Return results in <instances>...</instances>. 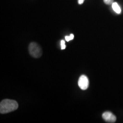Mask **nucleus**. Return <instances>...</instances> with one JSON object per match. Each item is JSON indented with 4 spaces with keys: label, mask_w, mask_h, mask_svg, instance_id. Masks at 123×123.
Listing matches in <instances>:
<instances>
[{
    "label": "nucleus",
    "mask_w": 123,
    "mask_h": 123,
    "mask_svg": "<svg viewBox=\"0 0 123 123\" xmlns=\"http://www.w3.org/2000/svg\"><path fill=\"white\" fill-rule=\"evenodd\" d=\"M18 103L15 100L6 99L0 102V112L4 114L12 112L18 109Z\"/></svg>",
    "instance_id": "1"
},
{
    "label": "nucleus",
    "mask_w": 123,
    "mask_h": 123,
    "mask_svg": "<svg viewBox=\"0 0 123 123\" xmlns=\"http://www.w3.org/2000/svg\"><path fill=\"white\" fill-rule=\"evenodd\" d=\"M29 52L33 57L39 58L42 54V50L39 45L36 43H31L29 46Z\"/></svg>",
    "instance_id": "2"
},
{
    "label": "nucleus",
    "mask_w": 123,
    "mask_h": 123,
    "mask_svg": "<svg viewBox=\"0 0 123 123\" xmlns=\"http://www.w3.org/2000/svg\"><path fill=\"white\" fill-rule=\"evenodd\" d=\"M78 85L79 88L82 90H86L89 86V80L88 77L83 75L81 76L78 80Z\"/></svg>",
    "instance_id": "3"
},
{
    "label": "nucleus",
    "mask_w": 123,
    "mask_h": 123,
    "mask_svg": "<svg viewBox=\"0 0 123 123\" xmlns=\"http://www.w3.org/2000/svg\"><path fill=\"white\" fill-rule=\"evenodd\" d=\"M102 117L106 122L113 123L116 122V117L114 114L110 112H105L103 113Z\"/></svg>",
    "instance_id": "4"
},
{
    "label": "nucleus",
    "mask_w": 123,
    "mask_h": 123,
    "mask_svg": "<svg viewBox=\"0 0 123 123\" xmlns=\"http://www.w3.org/2000/svg\"><path fill=\"white\" fill-rule=\"evenodd\" d=\"M112 8L114 10V12L117 14H120L121 12V10L119 7V5L117 2H114L112 4Z\"/></svg>",
    "instance_id": "5"
},
{
    "label": "nucleus",
    "mask_w": 123,
    "mask_h": 123,
    "mask_svg": "<svg viewBox=\"0 0 123 123\" xmlns=\"http://www.w3.org/2000/svg\"><path fill=\"white\" fill-rule=\"evenodd\" d=\"M74 38V35L73 34H71L69 36H66L65 39L67 42H69V41L72 40Z\"/></svg>",
    "instance_id": "6"
},
{
    "label": "nucleus",
    "mask_w": 123,
    "mask_h": 123,
    "mask_svg": "<svg viewBox=\"0 0 123 123\" xmlns=\"http://www.w3.org/2000/svg\"><path fill=\"white\" fill-rule=\"evenodd\" d=\"M114 0H104V2L106 5H112L114 2Z\"/></svg>",
    "instance_id": "7"
},
{
    "label": "nucleus",
    "mask_w": 123,
    "mask_h": 123,
    "mask_svg": "<svg viewBox=\"0 0 123 123\" xmlns=\"http://www.w3.org/2000/svg\"><path fill=\"white\" fill-rule=\"evenodd\" d=\"M61 49H65L66 48V45L65 44V41L63 40L61 41Z\"/></svg>",
    "instance_id": "8"
},
{
    "label": "nucleus",
    "mask_w": 123,
    "mask_h": 123,
    "mask_svg": "<svg viewBox=\"0 0 123 123\" xmlns=\"http://www.w3.org/2000/svg\"><path fill=\"white\" fill-rule=\"evenodd\" d=\"M84 0H78V3L80 5L84 3Z\"/></svg>",
    "instance_id": "9"
}]
</instances>
